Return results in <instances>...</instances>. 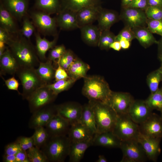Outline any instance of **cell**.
I'll return each instance as SVG.
<instances>
[{
	"mask_svg": "<svg viewBox=\"0 0 162 162\" xmlns=\"http://www.w3.org/2000/svg\"><path fill=\"white\" fill-rule=\"evenodd\" d=\"M61 10L68 9L77 12L87 7L101 5L102 0H61Z\"/></svg>",
	"mask_w": 162,
	"mask_h": 162,
	"instance_id": "4dcf8cb0",
	"label": "cell"
},
{
	"mask_svg": "<svg viewBox=\"0 0 162 162\" xmlns=\"http://www.w3.org/2000/svg\"><path fill=\"white\" fill-rule=\"evenodd\" d=\"M89 68L88 64L80 59L76 58L69 66L67 72L70 78L77 80L85 77Z\"/></svg>",
	"mask_w": 162,
	"mask_h": 162,
	"instance_id": "d6a6232c",
	"label": "cell"
},
{
	"mask_svg": "<svg viewBox=\"0 0 162 162\" xmlns=\"http://www.w3.org/2000/svg\"><path fill=\"white\" fill-rule=\"evenodd\" d=\"M34 130V132L32 136L34 146L41 149L47 141L49 136L44 127H39Z\"/></svg>",
	"mask_w": 162,
	"mask_h": 162,
	"instance_id": "8d00e7d4",
	"label": "cell"
},
{
	"mask_svg": "<svg viewBox=\"0 0 162 162\" xmlns=\"http://www.w3.org/2000/svg\"><path fill=\"white\" fill-rule=\"evenodd\" d=\"M71 125L58 114L45 127L50 137L68 136Z\"/></svg>",
	"mask_w": 162,
	"mask_h": 162,
	"instance_id": "e0dca14e",
	"label": "cell"
},
{
	"mask_svg": "<svg viewBox=\"0 0 162 162\" xmlns=\"http://www.w3.org/2000/svg\"><path fill=\"white\" fill-rule=\"evenodd\" d=\"M147 18L154 20L162 19V8L155 6H149L145 10Z\"/></svg>",
	"mask_w": 162,
	"mask_h": 162,
	"instance_id": "f6af8a7d",
	"label": "cell"
},
{
	"mask_svg": "<svg viewBox=\"0 0 162 162\" xmlns=\"http://www.w3.org/2000/svg\"><path fill=\"white\" fill-rule=\"evenodd\" d=\"M20 68L16 60L8 47H7L0 57V75L7 74L14 75Z\"/></svg>",
	"mask_w": 162,
	"mask_h": 162,
	"instance_id": "7402d4cb",
	"label": "cell"
},
{
	"mask_svg": "<svg viewBox=\"0 0 162 162\" xmlns=\"http://www.w3.org/2000/svg\"><path fill=\"white\" fill-rule=\"evenodd\" d=\"M57 114L68 121L71 125L80 122L82 106L73 102H68L56 105Z\"/></svg>",
	"mask_w": 162,
	"mask_h": 162,
	"instance_id": "4fadbf2b",
	"label": "cell"
},
{
	"mask_svg": "<svg viewBox=\"0 0 162 162\" xmlns=\"http://www.w3.org/2000/svg\"><path fill=\"white\" fill-rule=\"evenodd\" d=\"M11 35L6 30L0 27V41L4 42L7 45L13 38Z\"/></svg>",
	"mask_w": 162,
	"mask_h": 162,
	"instance_id": "f5cc1de1",
	"label": "cell"
},
{
	"mask_svg": "<svg viewBox=\"0 0 162 162\" xmlns=\"http://www.w3.org/2000/svg\"><path fill=\"white\" fill-rule=\"evenodd\" d=\"M94 112L97 133L112 131L116 122L118 115L108 104L89 101Z\"/></svg>",
	"mask_w": 162,
	"mask_h": 162,
	"instance_id": "277c9868",
	"label": "cell"
},
{
	"mask_svg": "<svg viewBox=\"0 0 162 162\" xmlns=\"http://www.w3.org/2000/svg\"><path fill=\"white\" fill-rule=\"evenodd\" d=\"M148 6L162 8V0H148Z\"/></svg>",
	"mask_w": 162,
	"mask_h": 162,
	"instance_id": "9f6ffc18",
	"label": "cell"
},
{
	"mask_svg": "<svg viewBox=\"0 0 162 162\" xmlns=\"http://www.w3.org/2000/svg\"><path fill=\"white\" fill-rule=\"evenodd\" d=\"M34 26L32 22L26 16L23 18L22 26L20 32L23 36L30 40L34 32Z\"/></svg>",
	"mask_w": 162,
	"mask_h": 162,
	"instance_id": "60d3db41",
	"label": "cell"
},
{
	"mask_svg": "<svg viewBox=\"0 0 162 162\" xmlns=\"http://www.w3.org/2000/svg\"><path fill=\"white\" fill-rule=\"evenodd\" d=\"M160 61L162 60V59H160Z\"/></svg>",
	"mask_w": 162,
	"mask_h": 162,
	"instance_id": "e7e4bbea",
	"label": "cell"
},
{
	"mask_svg": "<svg viewBox=\"0 0 162 162\" xmlns=\"http://www.w3.org/2000/svg\"><path fill=\"white\" fill-rule=\"evenodd\" d=\"M112 132L121 141L137 140L140 132L139 124L128 114L118 115Z\"/></svg>",
	"mask_w": 162,
	"mask_h": 162,
	"instance_id": "8992f818",
	"label": "cell"
},
{
	"mask_svg": "<svg viewBox=\"0 0 162 162\" xmlns=\"http://www.w3.org/2000/svg\"><path fill=\"white\" fill-rule=\"evenodd\" d=\"M161 81L162 74L160 68L148 74L146 78V82L151 94L154 93L158 90Z\"/></svg>",
	"mask_w": 162,
	"mask_h": 162,
	"instance_id": "d590c367",
	"label": "cell"
},
{
	"mask_svg": "<svg viewBox=\"0 0 162 162\" xmlns=\"http://www.w3.org/2000/svg\"><path fill=\"white\" fill-rule=\"evenodd\" d=\"M76 58L72 51L70 50H68L62 57L58 60L57 62L67 71Z\"/></svg>",
	"mask_w": 162,
	"mask_h": 162,
	"instance_id": "7bdbcfd3",
	"label": "cell"
},
{
	"mask_svg": "<svg viewBox=\"0 0 162 162\" xmlns=\"http://www.w3.org/2000/svg\"><path fill=\"white\" fill-rule=\"evenodd\" d=\"M18 36L13 38L7 44L20 68H34L40 62L35 48L19 32Z\"/></svg>",
	"mask_w": 162,
	"mask_h": 162,
	"instance_id": "6da1fadb",
	"label": "cell"
},
{
	"mask_svg": "<svg viewBox=\"0 0 162 162\" xmlns=\"http://www.w3.org/2000/svg\"><path fill=\"white\" fill-rule=\"evenodd\" d=\"M76 80L70 78L56 81L53 83L47 84V86L54 94L57 95L60 93L68 89Z\"/></svg>",
	"mask_w": 162,
	"mask_h": 162,
	"instance_id": "74e56055",
	"label": "cell"
},
{
	"mask_svg": "<svg viewBox=\"0 0 162 162\" xmlns=\"http://www.w3.org/2000/svg\"><path fill=\"white\" fill-rule=\"evenodd\" d=\"M120 148L123 153L121 162H144L148 159L137 140L121 141Z\"/></svg>",
	"mask_w": 162,
	"mask_h": 162,
	"instance_id": "ba28073f",
	"label": "cell"
},
{
	"mask_svg": "<svg viewBox=\"0 0 162 162\" xmlns=\"http://www.w3.org/2000/svg\"><path fill=\"white\" fill-rule=\"evenodd\" d=\"M121 142L112 131L97 133L93 139V145L109 148H120Z\"/></svg>",
	"mask_w": 162,
	"mask_h": 162,
	"instance_id": "603a6c76",
	"label": "cell"
},
{
	"mask_svg": "<svg viewBox=\"0 0 162 162\" xmlns=\"http://www.w3.org/2000/svg\"><path fill=\"white\" fill-rule=\"evenodd\" d=\"M16 141L19 144L22 149L26 151L34 146V142L32 136L28 137L20 136Z\"/></svg>",
	"mask_w": 162,
	"mask_h": 162,
	"instance_id": "7dc6e473",
	"label": "cell"
},
{
	"mask_svg": "<svg viewBox=\"0 0 162 162\" xmlns=\"http://www.w3.org/2000/svg\"><path fill=\"white\" fill-rule=\"evenodd\" d=\"M57 114L56 105L52 104L46 106L32 113L28 126L30 128L44 127Z\"/></svg>",
	"mask_w": 162,
	"mask_h": 162,
	"instance_id": "7c38bea8",
	"label": "cell"
},
{
	"mask_svg": "<svg viewBox=\"0 0 162 162\" xmlns=\"http://www.w3.org/2000/svg\"><path fill=\"white\" fill-rule=\"evenodd\" d=\"M22 149L19 144L15 141L8 144L5 146L4 154L15 155Z\"/></svg>",
	"mask_w": 162,
	"mask_h": 162,
	"instance_id": "c3c4849f",
	"label": "cell"
},
{
	"mask_svg": "<svg viewBox=\"0 0 162 162\" xmlns=\"http://www.w3.org/2000/svg\"><path fill=\"white\" fill-rule=\"evenodd\" d=\"M30 17L34 26L43 34L55 37L58 35L55 17H51L44 12L38 10L31 12Z\"/></svg>",
	"mask_w": 162,
	"mask_h": 162,
	"instance_id": "52a82bcc",
	"label": "cell"
},
{
	"mask_svg": "<svg viewBox=\"0 0 162 162\" xmlns=\"http://www.w3.org/2000/svg\"><path fill=\"white\" fill-rule=\"evenodd\" d=\"M134 100L129 93L112 91L107 104L118 115L127 114Z\"/></svg>",
	"mask_w": 162,
	"mask_h": 162,
	"instance_id": "8fae6325",
	"label": "cell"
},
{
	"mask_svg": "<svg viewBox=\"0 0 162 162\" xmlns=\"http://www.w3.org/2000/svg\"><path fill=\"white\" fill-rule=\"evenodd\" d=\"M5 84L8 88L10 90L17 91L18 93L21 94L18 91L20 85L18 81L13 76L6 80H4Z\"/></svg>",
	"mask_w": 162,
	"mask_h": 162,
	"instance_id": "f907efd6",
	"label": "cell"
},
{
	"mask_svg": "<svg viewBox=\"0 0 162 162\" xmlns=\"http://www.w3.org/2000/svg\"><path fill=\"white\" fill-rule=\"evenodd\" d=\"M3 161L4 162H16V156L14 155L4 154L3 156Z\"/></svg>",
	"mask_w": 162,
	"mask_h": 162,
	"instance_id": "11a10c76",
	"label": "cell"
},
{
	"mask_svg": "<svg viewBox=\"0 0 162 162\" xmlns=\"http://www.w3.org/2000/svg\"><path fill=\"white\" fill-rule=\"evenodd\" d=\"M80 28L81 38L85 43L90 46H98L101 31L98 26L91 24Z\"/></svg>",
	"mask_w": 162,
	"mask_h": 162,
	"instance_id": "484cf974",
	"label": "cell"
},
{
	"mask_svg": "<svg viewBox=\"0 0 162 162\" xmlns=\"http://www.w3.org/2000/svg\"><path fill=\"white\" fill-rule=\"evenodd\" d=\"M35 8L49 14H57L61 10V0H36Z\"/></svg>",
	"mask_w": 162,
	"mask_h": 162,
	"instance_id": "836d02e7",
	"label": "cell"
},
{
	"mask_svg": "<svg viewBox=\"0 0 162 162\" xmlns=\"http://www.w3.org/2000/svg\"><path fill=\"white\" fill-rule=\"evenodd\" d=\"M135 38L132 28L129 26L124 27L116 36V41H119L122 40H125L131 41Z\"/></svg>",
	"mask_w": 162,
	"mask_h": 162,
	"instance_id": "bcb514c9",
	"label": "cell"
},
{
	"mask_svg": "<svg viewBox=\"0 0 162 162\" xmlns=\"http://www.w3.org/2000/svg\"><path fill=\"white\" fill-rule=\"evenodd\" d=\"M133 0H121V7L127 6Z\"/></svg>",
	"mask_w": 162,
	"mask_h": 162,
	"instance_id": "94428289",
	"label": "cell"
},
{
	"mask_svg": "<svg viewBox=\"0 0 162 162\" xmlns=\"http://www.w3.org/2000/svg\"><path fill=\"white\" fill-rule=\"evenodd\" d=\"M57 63L58 67L56 69L54 76L56 81L70 78L66 70L62 68L58 62Z\"/></svg>",
	"mask_w": 162,
	"mask_h": 162,
	"instance_id": "681fc988",
	"label": "cell"
},
{
	"mask_svg": "<svg viewBox=\"0 0 162 162\" xmlns=\"http://www.w3.org/2000/svg\"><path fill=\"white\" fill-rule=\"evenodd\" d=\"M52 41H50L45 38H42L39 33H35L36 41L35 49L38 56L41 62H45L47 58L46 57L47 52L56 46L58 36L54 37Z\"/></svg>",
	"mask_w": 162,
	"mask_h": 162,
	"instance_id": "cb8c5ba5",
	"label": "cell"
},
{
	"mask_svg": "<svg viewBox=\"0 0 162 162\" xmlns=\"http://www.w3.org/2000/svg\"><path fill=\"white\" fill-rule=\"evenodd\" d=\"M158 56L160 60L162 59V37L158 41Z\"/></svg>",
	"mask_w": 162,
	"mask_h": 162,
	"instance_id": "91938a15",
	"label": "cell"
},
{
	"mask_svg": "<svg viewBox=\"0 0 162 162\" xmlns=\"http://www.w3.org/2000/svg\"><path fill=\"white\" fill-rule=\"evenodd\" d=\"M142 134L151 137L162 138V117L153 113L144 122L139 124Z\"/></svg>",
	"mask_w": 162,
	"mask_h": 162,
	"instance_id": "9a60e30c",
	"label": "cell"
},
{
	"mask_svg": "<svg viewBox=\"0 0 162 162\" xmlns=\"http://www.w3.org/2000/svg\"><path fill=\"white\" fill-rule=\"evenodd\" d=\"M161 62V66L160 67V68L161 70V72L162 74V60L160 61Z\"/></svg>",
	"mask_w": 162,
	"mask_h": 162,
	"instance_id": "be15d7a7",
	"label": "cell"
},
{
	"mask_svg": "<svg viewBox=\"0 0 162 162\" xmlns=\"http://www.w3.org/2000/svg\"><path fill=\"white\" fill-rule=\"evenodd\" d=\"M0 2L16 20H21L26 16L28 0H1Z\"/></svg>",
	"mask_w": 162,
	"mask_h": 162,
	"instance_id": "d6986e66",
	"label": "cell"
},
{
	"mask_svg": "<svg viewBox=\"0 0 162 162\" xmlns=\"http://www.w3.org/2000/svg\"><path fill=\"white\" fill-rule=\"evenodd\" d=\"M161 139L148 136L140 132L137 140L142 146L148 159L155 162L160 153Z\"/></svg>",
	"mask_w": 162,
	"mask_h": 162,
	"instance_id": "5bb4252c",
	"label": "cell"
},
{
	"mask_svg": "<svg viewBox=\"0 0 162 162\" xmlns=\"http://www.w3.org/2000/svg\"><path fill=\"white\" fill-rule=\"evenodd\" d=\"M121 48L124 50L128 49L131 45V41L127 40H122L119 41Z\"/></svg>",
	"mask_w": 162,
	"mask_h": 162,
	"instance_id": "6f0895ef",
	"label": "cell"
},
{
	"mask_svg": "<svg viewBox=\"0 0 162 162\" xmlns=\"http://www.w3.org/2000/svg\"><path fill=\"white\" fill-rule=\"evenodd\" d=\"M116 35L110 30L101 31L98 46L102 50H107L116 40Z\"/></svg>",
	"mask_w": 162,
	"mask_h": 162,
	"instance_id": "f35d334b",
	"label": "cell"
},
{
	"mask_svg": "<svg viewBox=\"0 0 162 162\" xmlns=\"http://www.w3.org/2000/svg\"><path fill=\"white\" fill-rule=\"evenodd\" d=\"M52 62L47 59L45 62L40 61L38 67L35 68L38 76L47 84H49L54 78L56 69L52 65Z\"/></svg>",
	"mask_w": 162,
	"mask_h": 162,
	"instance_id": "1f68e13d",
	"label": "cell"
},
{
	"mask_svg": "<svg viewBox=\"0 0 162 162\" xmlns=\"http://www.w3.org/2000/svg\"><path fill=\"white\" fill-rule=\"evenodd\" d=\"M148 6V0H133L126 7L137 8L145 11Z\"/></svg>",
	"mask_w": 162,
	"mask_h": 162,
	"instance_id": "816d5d0a",
	"label": "cell"
},
{
	"mask_svg": "<svg viewBox=\"0 0 162 162\" xmlns=\"http://www.w3.org/2000/svg\"><path fill=\"white\" fill-rule=\"evenodd\" d=\"M136 38L143 47L147 48L154 44H158L152 33L146 26H138L132 28Z\"/></svg>",
	"mask_w": 162,
	"mask_h": 162,
	"instance_id": "f546056e",
	"label": "cell"
},
{
	"mask_svg": "<svg viewBox=\"0 0 162 162\" xmlns=\"http://www.w3.org/2000/svg\"><path fill=\"white\" fill-rule=\"evenodd\" d=\"M93 139L79 142H71L68 155L69 162L80 161L86 149L90 146H93Z\"/></svg>",
	"mask_w": 162,
	"mask_h": 162,
	"instance_id": "4316f807",
	"label": "cell"
},
{
	"mask_svg": "<svg viewBox=\"0 0 162 162\" xmlns=\"http://www.w3.org/2000/svg\"><path fill=\"white\" fill-rule=\"evenodd\" d=\"M15 156L16 162H30L26 151L22 149Z\"/></svg>",
	"mask_w": 162,
	"mask_h": 162,
	"instance_id": "db71d44e",
	"label": "cell"
},
{
	"mask_svg": "<svg viewBox=\"0 0 162 162\" xmlns=\"http://www.w3.org/2000/svg\"><path fill=\"white\" fill-rule=\"evenodd\" d=\"M71 144L68 136L50 137L41 149L48 162H63L69 155Z\"/></svg>",
	"mask_w": 162,
	"mask_h": 162,
	"instance_id": "3957f363",
	"label": "cell"
},
{
	"mask_svg": "<svg viewBox=\"0 0 162 162\" xmlns=\"http://www.w3.org/2000/svg\"><path fill=\"white\" fill-rule=\"evenodd\" d=\"M120 20L125 26L131 28L138 26H146L147 18L144 10L137 8L121 7L119 14Z\"/></svg>",
	"mask_w": 162,
	"mask_h": 162,
	"instance_id": "30bf717a",
	"label": "cell"
},
{
	"mask_svg": "<svg viewBox=\"0 0 162 162\" xmlns=\"http://www.w3.org/2000/svg\"><path fill=\"white\" fill-rule=\"evenodd\" d=\"M16 19L0 2V27L11 34H18L20 32L15 20Z\"/></svg>",
	"mask_w": 162,
	"mask_h": 162,
	"instance_id": "83f0119b",
	"label": "cell"
},
{
	"mask_svg": "<svg viewBox=\"0 0 162 162\" xmlns=\"http://www.w3.org/2000/svg\"><path fill=\"white\" fill-rule=\"evenodd\" d=\"M16 74L22 85L21 95L24 100H27L38 89L47 84L38 76L34 68H20Z\"/></svg>",
	"mask_w": 162,
	"mask_h": 162,
	"instance_id": "5b68a950",
	"label": "cell"
},
{
	"mask_svg": "<svg viewBox=\"0 0 162 162\" xmlns=\"http://www.w3.org/2000/svg\"><path fill=\"white\" fill-rule=\"evenodd\" d=\"M57 96L53 93L47 84L40 88L27 100L30 112L33 113L52 104Z\"/></svg>",
	"mask_w": 162,
	"mask_h": 162,
	"instance_id": "9c48e42d",
	"label": "cell"
},
{
	"mask_svg": "<svg viewBox=\"0 0 162 162\" xmlns=\"http://www.w3.org/2000/svg\"><path fill=\"white\" fill-rule=\"evenodd\" d=\"M147 26L152 33L158 34L162 37V19L154 20L147 18Z\"/></svg>",
	"mask_w": 162,
	"mask_h": 162,
	"instance_id": "ee69618b",
	"label": "cell"
},
{
	"mask_svg": "<svg viewBox=\"0 0 162 162\" xmlns=\"http://www.w3.org/2000/svg\"><path fill=\"white\" fill-rule=\"evenodd\" d=\"M55 17L57 26L62 30L70 31L79 28L76 12L68 9L62 10L57 14Z\"/></svg>",
	"mask_w": 162,
	"mask_h": 162,
	"instance_id": "ac0fdd59",
	"label": "cell"
},
{
	"mask_svg": "<svg viewBox=\"0 0 162 162\" xmlns=\"http://www.w3.org/2000/svg\"><path fill=\"white\" fill-rule=\"evenodd\" d=\"M27 153L30 162H48L44 152L35 146L28 150Z\"/></svg>",
	"mask_w": 162,
	"mask_h": 162,
	"instance_id": "ab89813d",
	"label": "cell"
},
{
	"mask_svg": "<svg viewBox=\"0 0 162 162\" xmlns=\"http://www.w3.org/2000/svg\"><path fill=\"white\" fill-rule=\"evenodd\" d=\"M64 46L61 44L56 46L49 50L47 60L55 62L56 59H59L63 55L66 51Z\"/></svg>",
	"mask_w": 162,
	"mask_h": 162,
	"instance_id": "b9f144b4",
	"label": "cell"
},
{
	"mask_svg": "<svg viewBox=\"0 0 162 162\" xmlns=\"http://www.w3.org/2000/svg\"><path fill=\"white\" fill-rule=\"evenodd\" d=\"M96 162H107V160L104 155H100L98 156V159L96 161Z\"/></svg>",
	"mask_w": 162,
	"mask_h": 162,
	"instance_id": "6125c7cd",
	"label": "cell"
},
{
	"mask_svg": "<svg viewBox=\"0 0 162 162\" xmlns=\"http://www.w3.org/2000/svg\"><path fill=\"white\" fill-rule=\"evenodd\" d=\"M68 136L73 142L85 141L94 137L88 129L80 122L71 125Z\"/></svg>",
	"mask_w": 162,
	"mask_h": 162,
	"instance_id": "d4e9b609",
	"label": "cell"
},
{
	"mask_svg": "<svg viewBox=\"0 0 162 162\" xmlns=\"http://www.w3.org/2000/svg\"><path fill=\"white\" fill-rule=\"evenodd\" d=\"M101 5L93 6L83 8L76 12L77 20L79 28L92 24L97 20Z\"/></svg>",
	"mask_w": 162,
	"mask_h": 162,
	"instance_id": "ffe728a7",
	"label": "cell"
},
{
	"mask_svg": "<svg viewBox=\"0 0 162 162\" xmlns=\"http://www.w3.org/2000/svg\"><path fill=\"white\" fill-rule=\"evenodd\" d=\"M120 20L119 14L117 12L101 7L97 20L98 26L101 31L110 30L114 24Z\"/></svg>",
	"mask_w": 162,
	"mask_h": 162,
	"instance_id": "44dd1931",
	"label": "cell"
},
{
	"mask_svg": "<svg viewBox=\"0 0 162 162\" xmlns=\"http://www.w3.org/2000/svg\"><path fill=\"white\" fill-rule=\"evenodd\" d=\"M80 122L85 126L94 136L97 133L93 110L89 102L88 104L82 106Z\"/></svg>",
	"mask_w": 162,
	"mask_h": 162,
	"instance_id": "f1b7e54d",
	"label": "cell"
},
{
	"mask_svg": "<svg viewBox=\"0 0 162 162\" xmlns=\"http://www.w3.org/2000/svg\"><path fill=\"white\" fill-rule=\"evenodd\" d=\"M145 101L152 110H156L160 111L162 117V87L154 93L151 94Z\"/></svg>",
	"mask_w": 162,
	"mask_h": 162,
	"instance_id": "e575fe53",
	"label": "cell"
},
{
	"mask_svg": "<svg viewBox=\"0 0 162 162\" xmlns=\"http://www.w3.org/2000/svg\"><path fill=\"white\" fill-rule=\"evenodd\" d=\"M110 48L116 51H119L122 49L119 42L116 40L110 45Z\"/></svg>",
	"mask_w": 162,
	"mask_h": 162,
	"instance_id": "680465c9",
	"label": "cell"
},
{
	"mask_svg": "<svg viewBox=\"0 0 162 162\" xmlns=\"http://www.w3.org/2000/svg\"><path fill=\"white\" fill-rule=\"evenodd\" d=\"M82 90L83 94L89 101L107 104L112 91L102 77L98 76H86Z\"/></svg>",
	"mask_w": 162,
	"mask_h": 162,
	"instance_id": "7a4b0ae2",
	"label": "cell"
},
{
	"mask_svg": "<svg viewBox=\"0 0 162 162\" xmlns=\"http://www.w3.org/2000/svg\"><path fill=\"white\" fill-rule=\"evenodd\" d=\"M145 100H134L129 110L128 114L136 123L140 124L146 121L152 113Z\"/></svg>",
	"mask_w": 162,
	"mask_h": 162,
	"instance_id": "2e32d148",
	"label": "cell"
}]
</instances>
